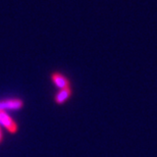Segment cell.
<instances>
[{"label":"cell","instance_id":"7a4b0ae2","mask_svg":"<svg viewBox=\"0 0 157 157\" xmlns=\"http://www.w3.org/2000/svg\"><path fill=\"white\" fill-rule=\"evenodd\" d=\"M0 124L3 125L6 130L10 133H15L17 130V125L12 117H9V114L6 111H0Z\"/></svg>","mask_w":157,"mask_h":157},{"label":"cell","instance_id":"5b68a950","mask_svg":"<svg viewBox=\"0 0 157 157\" xmlns=\"http://www.w3.org/2000/svg\"><path fill=\"white\" fill-rule=\"evenodd\" d=\"M2 140V133H1V130H0V142H1Z\"/></svg>","mask_w":157,"mask_h":157},{"label":"cell","instance_id":"6da1fadb","mask_svg":"<svg viewBox=\"0 0 157 157\" xmlns=\"http://www.w3.org/2000/svg\"><path fill=\"white\" fill-rule=\"evenodd\" d=\"M23 106H24L23 100L18 98L0 100V111L17 110V109H21Z\"/></svg>","mask_w":157,"mask_h":157},{"label":"cell","instance_id":"3957f363","mask_svg":"<svg viewBox=\"0 0 157 157\" xmlns=\"http://www.w3.org/2000/svg\"><path fill=\"white\" fill-rule=\"evenodd\" d=\"M51 80L53 83L59 90L65 89V88H70V81L67 80V78L63 76L60 73H53L51 75Z\"/></svg>","mask_w":157,"mask_h":157},{"label":"cell","instance_id":"277c9868","mask_svg":"<svg viewBox=\"0 0 157 157\" xmlns=\"http://www.w3.org/2000/svg\"><path fill=\"white\" fill-rule=\"evenodd\" d=\"M71 88H65V89L59 90L55 95V102L57 104H63L71 98Z\"/></svg>","mask_w":157,"mask_h":157}]
</instances>
